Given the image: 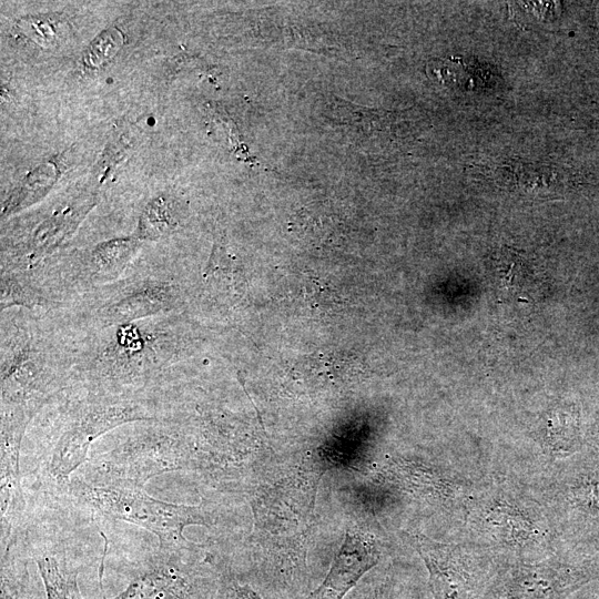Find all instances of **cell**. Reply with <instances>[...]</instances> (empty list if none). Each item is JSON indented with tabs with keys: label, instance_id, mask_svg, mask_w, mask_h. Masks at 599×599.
I'll use <instances>...</instances> for the list:
<instances>
[{
	"label": "cell",
	"instance_id": "cell-16",
	"mask_svg": "<svg viewBox=\"0 0 599 599\" xmlns=\"http://www.w3.org/2000/svg\"><path fill=\"white\" fill-rule=\"evenodd\" d=\"M464 67L460 59L430 60L426 72L433 82H439L443 85H459L468 79Z\"/></svg>",
	"mask_w": 599,
	"mask_h": 599
},
{
	"label": "cell",
	"instance_id": "cell-7",
	"mask_svg": "<svg viewBox=\"0 0 599 599\" xmlns=\"http://www.w3.org/2000/svg\"><path fill=\"white\" fill-rule=\"evenodd\" d=\"M585 575L559 562L519 564L502 572L483 599H566Z\"/></svg>",
	"mask_w": 599,
	"mask_h": 599
},
{
	"label": "cell",
	"instance_id": "cell-17",
	"mask_svg": "<svg viewBox=\"0 0 599 599\" xmlns=\"http://www.w3.org/2000/svg\"><path fill=\"white\" fill-rule=\"evenodd\" d=\"M225 599H262L261 596L247 585H240L235 580L225 582Z\"/></svg>",
	"mask_w": 599,
	"mask_h": 599
},
{
	"label": "cell",
	"instance_id": "cell-18",
	"mask_svg": "<svg viewBox=\"0 0 599 599\" xmlns=\"http://www.w3.org/2000/svg\"><path fill=\"white\" fill-rule=\"evenodd\" d=\"M582 499L587 500L590 504H593L595 506L599 507V481L592 483L586 486V489L582 491ZM592 505V506H593Z\"/></svg>",
	"mask_w": 599,
	"mask_h": 599
},
{
	"label": "cell",
	"instance_id": "cell-4",
	"mask_svg": "<svg viewBox=\"0 0 599 599\" xmlns=\"http://www.w3.org/2000/svg\"><path fill=\"white\" fill-rule=\"evenodd\" d=\"M52 404L57 405V415L38 470L41 480L60 493L88 461L90 446L99 437L122 425L155 420L166 414L164 392L116 397L71 386Z\"/></svg>",
	"mask_w": 599,
	"mask_h": 599
},
{
	"label": "cell",
	"instance_id": "cell-19",
	"mask_svg": "<svg viewBox=\"0 0 599 599\" xmlns=\"http://www.w3.org/2000/svg\"><path fill=\"white\" fill-rule=\"evenodd\" d=\"M597 18H598V21H599V4H598V9H597Z\"/></svg>",
	"mask_w": 599,
	"mask_h": 599
},
{
	"label": "cell",
	"instance_id": "cell-8",
	"mask_svg": "<svg viewBox=\"0 0 599 599\" xmlns=\"http://www.w3.org/2000/svg\"><path fill=\"white\" fill-rule=\"evenodd\" d=\"M192 550L193 544L159 547L129 586L111 599H191L194 581L187 560Z\"/></svg>",
	"mask_w": 599,
	"mask_h": 599
},
{
	"label": "cell",
	"instance_id": "cell-15",
	"mask_svg": "<svg viewBox=\"0 0 599 599\" xmlns=\"http://www.w3.org/2000/svg\"><path fill=\"white\" fill-rule=\"evenodd\" d=\"M487 521L495 535L509 544L530 541L538 532L527 517L505 505L495 507Z\"/></svg>",
	"mask_w": 599,
	"mask_h": 599
},
{
	"label": "cell",
	"instance_id": "cell-6",
	"mask_svg": "<svg viewBox=\"0 0 599 599\" xmlns=\"http://www.w3.org/2000/svg\"><path fill=\"white\" fill-rule=\"evenodd\" d=\"M62 494L95 517L139 526L159 539L161 548H181L191 542L184 537L189 526H210L204 506H189L160 500L143 488L97 486L72 476Z\"/></svg>",
	"mask_w": 599,
	"mask_h": 599
},
{
	"label": "cell",
	"instance_id": "cell-1",
	"mask_svg": "<svg viewBox=\"0 0 599 599\" xmlns=\"http://www.w3.org/2000/svg\"><path fill=\"white\" fill-rule=\"evenodd\" d=\"M70 333L74 356L71 386L116 397L153 395L177 383L182 363L197 344L185 312Z\"/></svg>",
	"mask_w": 599,
	"mask_h": 599
},
{
	"label": "cell",
	"instance_id": "cell-2",
	"mask_svg": "<svg viewBox=\"0 0 599 599\" xmlns=\"http://www.w3.org/2000/svg\"><path fill=\"white\" fill-rule=\"evenodd\" d=\"M73 358L71 333L54 311H1V406L37 416L71 387Z\"/></svg>",
	"mask_w": 599,
	"mask_h": 599
},
{
	"label": "cell",
	"instance_id": "cell-3",
	"mask_svg": "<svg viewBox=\"0 0 599 599\" xmlns=\"http://www.w3.org/2000/svg\"><path fill=\"white\" fill-rule=\"evenodd\" d=\"M201 272L189 270L174 255L141 252L119 280L54 312L73 332L189 313L200 291Z\"/></svg>",
	"mask_w": 599,
	"mask_h": 599
},
{
	"label": "cell",
	"instance_id": "cell-10",
	"mask_svg": "<svg viewBox=\"0 0 599 599\" xmlns=\"http://www.w3.org/2000/svg\"><path fill=\"white\" fill-rule=\"evenodd\" d=\"M405 537L426 565L434 599H471L474 578L458 548L418 532Z\"/></svg>",
	"mask_w": 599,
	"mask_h": 599
},
{
	"label": "cell",
	"instance_id": "cell-12",
	"mask_svg": "<svg viewBox=\"0 0 599 599\" xmlns=\"http://www.w3.org/2000/svg\"><path fill=\"white\" fill-rule=\"evenodd\" d=\"M183 211L180 203L169 195H158L143 207L136 231L140 241H160L172 235L182 224Z\"/></svg>",
	"mask_w": 599,
	"mask_h": 599
},
{
	"label": "cell",
	"instance_id": "cell-5",
	"mask_svg": "<svg viewBox=\"0 0 599 599\" xmlns=\"http://www.w3.org/2000/svg\"><path fill=\"white\" fill-rule=\"evenodd\" d=\"M197 437L186 419L165 417L133 427L118 445L90 460L79 475L97 486L143 488L153 477L195 469Z\"/></svg>",
	"mask_w": 599,
	"mask_h": 599
},
{
	"label": "cell",
	"instance_id": "cell-11",
	"mask_svg": "<svg viewBox=\"0 0 599 599\" xmlns=\"http://www.w3.org/2000/svg\"><path fill=\"white\" fill-rule=\"evenodd\" d=\"M378 559L379 550L372 535L358 528L347 529L325 579L304 599H344Z\"/></svg>",
	"mask_w": 599,
	"mask_h": 599
},
{
	"label": "cell",
	"instance_id": "cell-9",
	"mask_svg": "<svg viewBox=\"0 0 599 599\" xmlns=\"http://www.w3.org/2000/svg\"><path fill=\"white\" fill-rule=\"evenodd\" d=\"M0 520L1 529H16L26 507L21 486L20 450L26 430L34 416L14 408H0Z\"/></svg>",
	"mask_w": 599,
	"mask_h": 599
},
{
	"label": "cell",
	"instance_id": "cell-13",
	"mask_svg": "<svg viewBox=\"0 0 599 599\" xmlns=\"http://www.w3.org/2000/svg\"><path fill=\"white\" fill-rule=\"evenodd\" d=\"M34 560L47 599H83L78 586V571L70 566L64 550L38 554Z\"/></svg>",
	"mask_w": 599,
	"mask_h": 599
},
{
	"label": "cell",
	"instance_id": "cell-14",
	"mask_svg": "<svg viewBox=\"0 0 599 599\" xmlns=\"http://www.w3.org/2000/svg\"><path fill=\"white\" fill-rule=\"evenodd\" d=\"M13 541L1 549V599H32L27 562L13 552Z\"/></svg>",
	"mask_w": 599,
	"mask_h": 599
}]
</instances>
